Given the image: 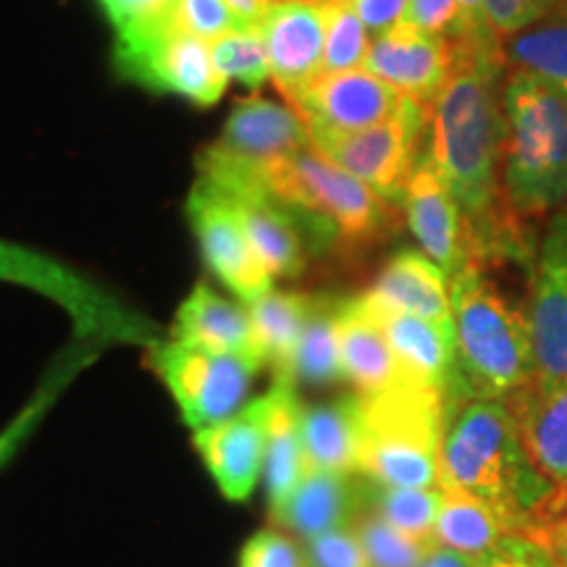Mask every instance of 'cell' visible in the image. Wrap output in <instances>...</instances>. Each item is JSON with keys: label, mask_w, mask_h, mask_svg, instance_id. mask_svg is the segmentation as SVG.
Returning a JSON list of instances; mask_svg holds the SVG:
<instances>
[{"label": "cell", "mask_w": 567, "mask_h": 567, "mask_svg": "<svg viewBox=\"0 0 567 567\" xmlns=\"http://www.w3.org/2000/svg\"><path fill=\"white\" fill-rule=\"evenodd\" d=\"M502 48H465L455 42V69L431 103L429 155L455 193L465 216L471 260L520 252L517 216L502 195ZM526 250V247H523Z\"/></svg>", "instance_id": "obj_1"}, {"label": "cell", "mask_w": 567, "mask_h": 567, "mask_svg": "<svg viewBox=\"0 0 567 567\" xmlns=\"http://www.w3.org/2000/svg\"><path fill=\"white\" fill-rule=\"evenodd\" d=\"M450 413L439 457V488L465 492L494 502L515 520L557 492L547 476L530 465L517 436L513 413L505 400H488L452 389Z\"/></svg>", "instance_id": "obj_2"}, {"label": "cell", "mask_w": 567, "mask_h": 567, "mask_svg": "<svg viewBox=\"0 0 567 567\" xmlns=\"http://www.w3.org/2000/svg\"><path fill=\"white\" fill-rule=\"evenodd\" d=\"M457 373L452 386L465 394L505 400L536 379L528 310L496 289L484 266L471 260L450 279Z\"/></svg>", "instance_id": "obj_3"}, {"label": "cell", "mask_w": 567, "mask_h": 567, "mask_svg": "<svg viewBox=\"0 0 567 567\" xmlns=\"http://www.w3.org/2000/svg\"><path fill=\"white\" fill-rule=\"evenodd\" d=\"M502 195L515 216H544L567 203V101L547 82L513 69L502 84Z\"/></svg>", "instance_id": "obj_4"}, {"label": "cell", "mask_w": 567, "mask_h": 567, "mask_svg": "<svg viewBox=\"0 0 567 567\" xmlns=\"http://www.w3.org/2000/svg\"><path fill=\"white\" fill-rule=\"evenodd\" d=\"M264 189L295 213L302 229L329 245L368 247L392 224V203L323 158L313 145L289 155L264 174Z\"/></svg>", "instance_id": "obj_5"}, {"label": "cell", "mask_w": 567, "mask_h": 567, "mask_svg": "<svg viewBox=\"0 0 567 567\" xmlns=\"http://www.w3.org/2000/svg\"><path fill=\"white\" fill-rule=\"evenodd\" d=\"M363 450L358 473L379 486L439 488V457L446 429V394L410 386L363 396Z\"/></svg>", "instance_id": "obj_6"}, {"label": "cell", "mask_w": 567, "mask_h": 567, "mask_svg": "<svg viewBox=\"0 0 567 567\" xmlns=\"http://www.w3.org/2000/svg\"><path fill=\"white\" fill-rule=\"evenodd\" d=\"M0 281L34 289L38 295L61 305L74 323L80 344L103 352L113 344L151 350L161 342V329L151 318L137 313L101 284L30 247L0 239Z\"/></svg>", "instance_id": "obj_7"}, {"label": "cell", "mask_w": 567, "mask_h": 567, "mask_svg": "<svg viewBox=\"0 0 567 567\" xmlns=\"http://www.w3.org/2000/svg\"><path fill=\"white\" fill-rule=\"evenodd\" d=\"M305 147H310L308 124L292 105L247 97L234 105L218 140L197 158V168L218 189H264L268 168Z\"/></svg>", "instance_id": "obj_8"}, {"label": "cell", "mask_w": 567, "mask_h": 567, "mask_svg": "<svg viewBox=\"0 0 567 567\" xmlns=\"http://www.w3.org/2000/svg\"><path fill=\"white\" fill-rule=\"evenodd\" d=\"M431 124V105L402 97L386 122L360 132H329L308 126L310 145L323 158L358 176L386 203H402L405 187L421 158V142Z\"/></svg>", "instance_id": "obj_9"}, {"label": "cell", "mask_w": 567, "mask_h": 567, "mask_svg": "<svg viewBox=\"0 0 567 567\" xmlns=\"http://www.w3.org/2000/svg\"><path fill=\"white\" fill-rule=\"evenodd\" d=\"M147 352V365L168 389L182 421L193 431L226 421L245 408L255 368L229 354H213L176 339H161Z\"/></svg>", "instance_id": "obj_10"}, {"label": "cell", "mask_w": 567, "mask_h": 567, "mask_svg": "<svg viewBox=\"0 0 567 567\" xmlns=\"http://www.w3.org/2000/svg\"><path fill=\"white\" fill-rule=\"evenodd\" d=\"M116 66L126 80L197 105L218 103L229 84L213 63L210 42L176 27L174 19L116 38Z\"/></svg>", "instance_id": "obj_11"}, {"label": "cell", "mask_w": 567, "mask_h": 567, "mask_svg": "<svg viewBox=\"0 0 567 567\" xmlns=\"http://www.w3.org/2000/svg\"><path fill=\"white\" fill-rule=\"evenodd\" d=\"M187 218L200 243L205 264L237 295L239 302L250 305L274 289V276L255 255L229 197L203 176L187 197Z\"/></svg>", "instance_id": "obj_12"}, {"label": "cell", "mask_w": 567, "mask_h": 567, "mask_svg": "<svg viewBox=\"0 0 567 567\" xmlns=\"http://www.w3.org/2000/svg\"><path fill=\"white\" fill-rule=\"evenodd\" d=\"M528 323L536 379L567 381V210L551 216L536 250Z\"/></svg>", "instance_id": "obj_13"}, {"label": "cell", "mask_w": 567, "mask_h": 567, "mask_svg": "<svg viewBox=\"0 0 567 567\" xmlns=\"http://www.w3.org/2000/svg\"><path fill=\"white\" fill-rule=\"evenodd\" d=\"M271 394L247 402L226 421L195 431L193 444L218 492L229 502H247L266 471Z\"/></svg>", "instance_id": "obj_14"}, {"label": "cell", "mask_w": 567, "mask_h": 567, "mask_svg": "<svg viewBox=\"0 0 567 567\" xmlns=\"http://www.w3.org/2000/svg\"><path fill=\"white\" fill-rule=\"evenodd\" d=\"M402 205L421 252L429 255L450 279L465 264H471L465 216L429 151L417 158L410 174Z\"/></svg>", "instance_id": "obj_15"}, {"label": "cell", "mask_w": 567, "mask_h": 567, "mask_svg": "<svg viewBox=\"0 0 567 567\" xmlns=\"http://www.w3.org/2000/svg\"><path fill=\"white\" fill-rule=\"evenodd\" d=\"M402 95L368 69L316 76L287 105L316 130L360 132L386 122L400 109Z\"/></svg>", "instance_id": "obj_16"}, {"label": "cell", "mask_w": 567, "mask_h": 567, "mask_svg": "<svg viewBox=\"0 0 567 567\" xmlns=\"http://www.w3.org/2000/svg\"><path fill=\"white\" fill-rule=\"evenodd\" d=\"M410 101L431 105L455 69V42L400 24L371 40L365 66Z\"/></svg>", "instance_id": "obj_17"}, {"label": "cell", "mask_w": 567, "mask_h": 567, "mask_svg": "<svg viewBox=\"0 0 567 567\" xmlns=\"http://www.w3.org/2000/svg\"><path fill=\"white\" fill-rule=\"evenodd\" d=\"M258 27L271 61V82L289 103L297 92L323 74L326 32L321 3L281 0L266 11Z\"/></svg>", "instance_id": "obj_18"}, {"label": "cell", "mask_w": 567, "mask_h": 567, "mask_svg": "<svg viewBox=\"0 0 567 567\" xmlns=\"http://www.w3.org/2000/svg\"><path fill=\"white\" fill-rule=\"evenodd\" d=\"M530 465L567 492V381H542L505 396Z\"/></svg>", "instance_id": "obj_19"}, {"label": "cell", "mask_w": 567, "mask_h": 567, "mask_svg": "<svg viewBox=\"0 0 567 567\" xmlns=\"http://www.w3.org/2000/svg\"><path fill=\"white\" fill-rule=\"evenodd\" d=\"M172 339L213 354H229L255 371L266 368L247 305L226 300L203 281L176 310Z\"/></svg>", "instance_id": "obj_20"}, {"label": "cell", "mask_w": 567, "mask_h": 567, "mask_svg": "<svg viewBox=\"0 0 567 567\" xmlns=\"http://www.w3.org/2000/svg\"><path fill=\"white\" fill-rule=\"evenodd\" d=\"M371 308L379 316L381 326H384L386 342L392 347L396 371H400V381L417 389H429V392L450 394L457 373L455 334L442 329V326L425 321V318L379 308L375 302H371Z\"/></svg>", "instance_id": "obj_21"}, {"label": "cell", "mask_w": 567, "mask_h": 567, "mask_svg": "<svg viewBox=\"0 0 567 567\" xmlns=\"http://www.w3.org/2000/svg\"><path fill=\"white\" fill-rule=\"evenodd\" d=\"M365 297L379 308L425 318L455 334L450 276L425 252L400 250L392 255Z\"/></svg>", "instance_id": "obj_22"}, {"label": "cell", "mask_w": 567, "mask_h": 567, "mask_svg": "<svg viewBox=\"0 0 567 567\" xmlns=\"http://www.w3.org/2000/svg\"><path fill=\"white\" fill-rule=\"evenodd\" d=\"M365 507V484L352 473H329L308 467L300 486L271 520L300 542L352 526Z\"/></svg>", "instance_id": "obj_23"}, {"label": "cell", "mask_w": 567, "mask_h": 567, "mask_svg": "<svg viewBox=\"0 0 567 567\" xmlns=\"http://www.w3.org/2000/svg\"><path fill=\"white\" fill-rule=\"evenodd\" d=\"M237 210L255 255L274 279L302 276L305 258L302 224L287 205H281L266 189H221Z\"/></svg>", "instance_id": "obj_24"}, {"label": "cell", "mask_w": 567, "mask_h": 567, "mask_svg": "<svg viewBox=\"0 0 567 567\" xmlns=\"http://www.w3.org/2000/svg\"><path fill=\"white\" fill-rule=\"evenodd\" d=\"M339 347H342L344 381L354 392L371 396L400 384L392 347L384 326L365 300V295L342 300L339 308Z\"/></svg>", "instance_id": "obj_25"}, {"label": "cell", "mask_w": 567, "mask_h": 567, "mask_svg": "<svg viewBox=\"0 0 567 567\" xmlns=\"http://www.w3.org/2000/svg\"><path fill=\"white\" fill-rule=\"evenodd\" d=\"M271 415H268V446H266V488L271 517L287 505L289 496L300 486L308 473V457L302 444V402L297 384L287 379H274Z\"/></svg>", "instance_id": "obj_26"}, {"label": "cell", "mask_w": 567, "mask_h": 567, "mask_svg": "<svg viewBox=\"0 0 567 567\" xmlns=\"http://www.w3.org/2000/svg\"><path fill=\"white\" fill-rule=\"evenodd\" d=\"M302 444L308 467L354 476L363 450L360 394H344L321 405H302Z\"/></svg>", "instance_id": "obj_27"}, {"label": "cell", "mask_w": 567, "mask_h": 567, "mask_svg": "<svg viewBox=\"0 0 567 567\" xmlns=\"http://www.w3.org/2000/svg\"><path fill=\"white\" fill-rule=\"evenodd\" d=\"M517 534L515 520L505 509L465 488H442V507L436 517V544L444 549L478 559Z\"/></svg>", "instance_id": "obj_28"}, {"label": "cell", "mask_w": 567, "mask_h": 567, "mask_svg": "<svg viewBox=\"0 0 567 567\" xmlns=\"http://www.w3.org/2000/svg\"><path fill=\"white\" fill-rule=\"evenodd\" d=\"M313 297L302 292H284L268 289L264 297L247 305L252 318L255 339L266 368H271L274 379H292L297 344H300L305 318H308Z\"/></svg>", "instance_id": "obj_29"}, {"label": "cell", "mask_w": 567, "mask_h": 567, "mask_svg": "<svg viewBox=\"0 0 567 567\" xmlns=\"http://www.w3.org/2000/svg\"><path fill=\"white\" fill-rule=\"evenodd\" d=\"M505 61L547 82L567 101V0L502 42Z\"/></svg>", "instance_id": "obj_30"}, {"label": "cell", "mask_w": 567, "mask_h": 567, "mask_svg": "<svg viewBox=\"0 0 567 567\" xmlns=\"http://www.w3.org/2000/svg\"><path fill=\"white\" fill-rule=\"evenodd\" d=\"M339 308H342V300H334V297L318 295L310 300L295 354V384L331 386L344 381L342 347H339Z\"/></svg>", "instance_id": "obj_31"}, {"label": "cell", "mask_w": 567, "mask_h": 567, "mask_svg": "<svg viewBox=\"0 0 567 567\" xmlns=\"http://www.w3.org/2000/svg\"><path fill=\"white\" fill-rule=\"evenodd\" d=\"M97 354H101V350H95V347L76 342L55 358L53 368L45 373V379L40 381L38 392H34L30 396V402L11 417L9 425L0 431V467L9 463L21 446H24L27 439H30L34 434V429L42 423V417L51 413V408L59 402V396L66 392V386L84 371V368L95 363Z\"/></svg>", "instance_id": "obj_32"}, {"label": "cell", "mask_w": 567, "mask_h": 567, "mask_svg": "<svg viewBox=\"0 0 567 567\" xmlns=\"http://www.w3.org/2000/svg\"><path fill=\"white\" fill-rule=\"evenodd\" d=\"M365 507L379 513L405 536L436 547V517L439 507H442V488L379 486L365 481Z\"/></svg>", "instance_id": "obj_33"}, {"label": "cell", "mask_w": 567, "mask_h": 567, "mask_svg": "<svg viewBox=\"0 0 567 567\" xmlns=\"http://www.w3.org/2000/svg\"><path fill=\"white\" fill-rule=\"evenodd\" d=\"M323 11V74L365 66L371 32L352 9L350 0H318Z\"/></svg>", "instance_id": "obj_34"}, {"label": "cell", "mask_w": 567, "mask_h": 567, "mask_svg": "<svg viewBox=\"0 0 567 567\" xmlns=\"http://www.w3.org/2000/svg\"><path fill=\"white\" fill-rule=\"evenodd\" d=\"M210 53L226 82H239L245 87L258 90L266 80H271V61H268V48L260 27L250 24L213 40Z\"/></svg>", "instance_id": "obj_35"}, {"label": "cell", "mask_w": 567, "mask_h": 567, "mask_svg": "<svg viewBox=\"0 0 567 567\" xmlns=\"http://www.w3.org/2000/svg\"><path fill=\"white\" fill-rule=\"evenodd\" d=\"M352 528L358 530L371 567H421L429 551L434 549L396 530L371 507H363V513L354 517Z\"/></svg>", "instance_id": "obj_36"}, {"label": "cell", "mask_w": 567, "mask_h": 567, "mask_svg": "<svg viewBox=\"0 0 567 567\" xmlns=\"http://www.w3.org/2000/svg\"><path fill=\"white\" fill-rule=\"evenodd\" d=\"M172 19L176 27H182V30H187L205 42H213L234 30L250 27L231 9L229 0H174Z\"/></svg>", "instance_id": "obj_37"}, {"label": "cell", "mask_w": 567, "mask_h": 567, "mask_svg": "<svg viewBox=\"0 0 567 567\" xmlns=\"http://www.w3.org/2000/svg\"><path fill=\"white\" fill-rule=\"evenodd\" d=\"M517 536H526L555 557L557 567H567V492L557 488L549 499L523 517Z\"/></svg>", "instance_id": "obj_38"}, {"label": "cell", "mask_w": 567, "mask_h": 567, "mask_svg": "<svg viewBox=\"0 0 567 567\" xmlns=\"http://www.w3.org/2000/svg\"><path fill=\"white\" fill-rule=\"evenodd\" d=\"M237 567H308L300 538L279 528H264L239 549Z\"/></svg>", "instance_id": "obj_39"}, {"label": "cell", "mask_w": 567, "mask_h": 567, "mask_svg": "<svg viewBox=\"0 0 567 567\" xmlns=\"http://www.w3.org/2000/svg\"><path fill=\"white\" fill-rule=\"evenodd\" d=\"M302 544L305 555H308V567H371L358 530L352 526L329 530V534Z\"/></svg>", "instance_id": "obj_40"}, {"label": "cell", "mask_w": 567, "mask_h": 567, "mask_svg": "<svg viewBox=\"0 0 567 567\" xmlns=\"http://www.w3.org/2000/svg\"><path fill=\"white\" fill-rule=\"evenodd\" d=\"M105 17L116 27V38L151 30L172 19L174 0H101Z\"/></svg>", "instance_id": "obj_41"}, {"label": "cell", "mask_w": 567, "mask_h": 567, "mask_svg": "<svg viewBox=\"0 0 567 567\" xmlns=\"http://www.w3.org/2000/svg\"><path fill=\"white\" fill-rule=\"evenodd\" d=\"M557 3L559 0H486V21L496 38L505 42L523 27L542 19Z\"/></svg>", "instance_id": "obj_42"}, {"label": "cell", "mask_w": 567, "mask_h": 567, "mask_svg": "<svg viewBox=\"0 0 567 567\" xmlns=\"http://www.w3.org/2000/svg\"><path fill=\"white\" fill-rule=\"evenodd\" d=\"M473 567H557L555 557L526 536L509 534L488 555L473 559Z\"/></svg>", "instance_id": "obj_43"}, {"label": "cell", "mask_w": 567, "mask_h": 567, "mask_svg": "<svg viewBox=\"0 0 567 567\" xmlns=\"http://www.w3.org/2000/svg\"><path fill=\"white\" fill-rule=\"evenodd\" d=\"M460 19L457 0H408L405 24L415 30L436 34V38H455Z\"/></svg>", "instance_id": "obj_44"}, {"label": "cell", "mask_w": 567, "mask_h": 567, "mask_svg": "<svg viewBox=\"0 0 567 567\" xmlns=\"http://www.w3.org/2000/svg\"><path fill=\"white\" fill-rule=\"evenodd\" d=\"M457 6L460 19L452 42L465 48H502V40L486 21V0H457Z\"/></svg>", "instance_id": "obj_45"}, {"label": "cell", "mask_w": 567, "mask_h": 567, "mask_svg": "<svg viewBox=\"0 0 567 567\" xmlns=\"http://www.w3.org/2000/svg\"><path fill=\"white\" fill-rule=\"evenodd\" d=\"M350 3L373 38L400 24L408 11V0H350Z\"/></svg>", "instance_id": "obj_46"}, {"label": "cell", "mask_w": 567, "mask_h": 567, "mask_svg": "<svg viewBox=\"0 0 567 567\" xmlns=\"http://www.w3.org/2000/svg\"><path fill=\"white\" fill-rule=\"evenodd\" d=\"M231 9L243 17L247 24H260V19L266 17V11L271 9V6L281 3V0H229Z\"/></svg>", "instance_id": "obj_47"}, {"label": "cell", "mask_w": 567, "mask_h": 567, "mask_svg": "<svg viewBox=\"0 0 567 567\" xmlns=\"http://www.w3.org/2000/svg\"><path fill=\"white\" fill-rule=\"evenodd\" d=\"M421 567H473V559L460 555V551L439 547L436 544V547L429 551V557L423 559Z\"/></svg>", "instance_id": "obj_48"}]
</instances>
